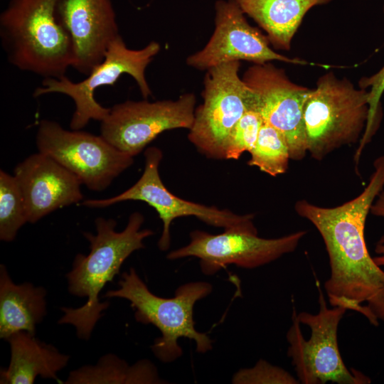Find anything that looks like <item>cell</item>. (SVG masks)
Wrapping results in <instances>:
<instances>
[{"instance_id":"1","label":"cell","mask_w":384,"mask_h":384,"mask_svg":"<svg viewBox=\"0 0 384 384\" xmlns=\"http://www.w3.org/2000/svg\"><path fill=\"white\" fill-rule=\"evenodd\" d=\"M363 191L336 207H321L302 199L296 213L319 231L329 256L330 275L324 289L331 306L355 311L373 326L384 321V271L370 255L365 224L370 207L384 188V155Z\"/></svg>"},{"instance_id":"2","label":"cell","mask_w":384,"mask_h":384,"mask_svg":"<svg viewBox=\"0 0 384 384\" xmlns=\"http://www.w3.org/2000/svg\"><path fill=\"white\" fill-rule=\"evenodd\" d=\"M144 221L143 215L134 212L129 215L125 228L118 232L115 220L99 217L95 220L96 234L83 233L90 242V252L76 255L65 277L68 292L87 300L80 307H61L63 314L58 321L73 326L78 338L89 340L103 311L110 306V302L100 301V292L119 272L126 259L144 247V240L154 235L150 229H141Z\"/></svg>"},{"instance_id":"3","label":"cell","mask_w":384,"mask_h":384,"mask_svg":"<svg viewBox=\"0 0 384 384\" xmlns=\"http://www.w3.org/2000/svg\"><path fill=\"white\" fill-rule=\"evenodd\" d=\"M60 0H10L0 15V37L9 62L44 78H60L74 67L72 38L60 21Z\"/></svg>"},{"instance_id":"4","label":"cell","mask_w":384,"mask_h":384,"mask_svg":"<svg viewBox=\"0 0 384 384\" xmlns=\"http://www.w3.org/2000/svg\"><path fill=\"white\" fill-rule=\"evenodd\" d=\"M119 287L109 290L106 298H122L130 302L135 320L152 324L161 333L151 346L154 355L164 363H171L181 356L178 338H187L196 343V351L205 353L213 348L212 340L195 328V304L208 296L213 289L206 282H192L179 286L174 297H161L153 294L134 268L122 274Z\"/></svg>"},{"instance_id":"5","label":"cell","mask_w":384,"mask_h":384,"mask_svg":"<svg viewBox=\"0 0 384 384\" xmlns=\"http://www.w3.org/2000/svg\"><path fill=\"white\" fill-rule=\"evenodd\" d=\"M369 93L332 72L311 89L304 108L307 152L320 161L334 150L361 140L369 116Z\"/></svg>"},{"instance_id":"6","label":"cell","mask_w":384,"mask_h":384,"mask_svg":"<svg viewBox=\"0 0 384 384\" xmlns=\"http://www.w3.org/2000/svg\"><path fill=\"white\" fill-rule=\"evenodd\" d=\"M317 314H292V324L287 333V355L297 378L303 384H366L370 379L345 365L338 344V328L346 309L328 307L319 287Z\"/></svg>"},{"instance_id":"7","label":"cell","mask_w":384,"mask_h":384,"mask_svg":"<svg viewBox=\"0 0 384 384\" xmlns=\"http://www.w3.org/2000/svg\"><path fill=\"white\" fill-rule=\"evenodd\" d=\"M160 49L159 43L156 41H151L140 49H131L119 36L110 44L103 60L84 80L75 82L65 75L60 78H44L41 86L35 90L33 96L60 93L70 97L75 104V111L70 127L80 130L90 120L101 122L108 114L110 108L96 101L95 92L101 86L113 85L123 74L134 79L143 97L146 99L152 95L145 72Z\"/></svg>"},{"instance_id":"8","label":"cell","mask_w":384,"mask_h":384,"mask_svg":"<svg viewBox=\"0 0 384 384\" xmlns=\"http://www.w3.org/2000/svg\"><path fill=\"white\" fill-rule=\"evenodd\" d=\"M240 61L206 70L201 93L203 102L195 110L188 138L199 152L211 159H225V148L235 124L256 97L239 75Z\"/></svg>"},{"instance_id":"9","label":"cell","mask_w":384,"mask_h":384,"mask_svg":"<svg viewBox=\"0 0 384 384\" xmlns=\"http://www.w3.org/2000/svg\"><path fill=\"white\" fill-rule=\"evenodd\" d=\"M144 169L139 179L124 192L105 199H87L82 206L104 208L126 201H140L152 207L163 223L158 247L166 251L171 245L170 228L177 218L194 216L207 225L224 230H242L257 233L253 223V214L239 215L227 209L188 201L175 196L164 186L161 179L159 166L163 158L161 150L156 146L144 151Z\"/></svg>"},{"instance_id":"10","label":"cell","mask_w":384,"mask_h":384,"mask_svg":"<svg viewBox=\"0 0 384 384\" xmlns=\"http://www.w3.org/2000/svg\"><path fill=\"white\" fill-rule=\"evenodd\" d=\"M36 143L45 154L75 175L87 188L102 191L134 163V157L119 150L101 135L67 130L55 121L42 120Z\"/></svg>"},{"instance_id":"11","label":"cell","mask_w":384,"mask_h":384,"mask_svg":"<svg viewBox=\"0 0 384 384\" xmlns=\"http://www.w3.org/2000/svg\"><path fill=\"white\" fill-rule=\"evenodd\" d=\"M196 99L183 93L175 100H127L110 108L100 122V135L119 150L134 157L162 132L188 129L194 120Z\"/></svg>"},{"instance_id":"12","label":"cell","mask_w":384,"mask_h":384,"mask_svg":"<svg viewBox=\"0 0 384 384\" xmlns=\"http://www.w3.org/2000/svg\"><path fill=\"white\" fill-rule=\"evenodd\" d=\"M306 233L299 230L277 238H263L242 230H224L216 235L196 230L190 233L187 245L171 251L167 258L197 257L206 275H213L230 265L253 269L294 252Z\"/></svg>"},{"instance_id":"13","label":"cell","mask_w":384,"mask_h":384,"mask_svg":"<svg viewBox=\"0 0 384 384\" xmlns=\"http://www.w3.org/2000/svg\"><path fill=\"white\" fill-rule=\"evenodd\" d=\"M242 78L254 92L264 122L285 139L290 159H303L308 153L304 108L311 89L294 83L270 62L253 64Z\"/></svg>"},{"instance_id":"14","label":"cell","mask_w":384,"mask_h":384,"mask_svg":"<svg viewBox=\"0 0 384 384\" xmlns=\"http://www.w3.org/2000/svg\"><path fill=\"white\" fill-rule=\"evenodd\" d=\"M215 28L205 46L186 58V64L206 71L219 65L245 60L262 64L273 60L299 65H313L274 51L266 36L247 21L235 0H218L215 4Z\"/></svg>"},{"instance_id":"15","label":"cell","mask_w":384,"mask_h":384,"mask_svg":"<svg viewBox=\"0 0 384 384\" xmlns=\"http://www.w3.org/2000/svg\"><path fill=\"white\" fill-rule=\"evenodd\" d=\"M14 176L20 187L28 223L83 199L78 178L50 156L37 152L18 164Z\"/></svg>"},{"instance_id":"16","label":"cell","mask_w":384,"mask_h":384,"mask_svg":"<svg viewBox=\"0 0 384 384\" xmlns=\"http://www.w3.org/2000/svg\"><path fill=\"white\" fill-rule=\"evenodd\" d=\"M58 17L70 33L76 55L74 68L84 75L104 58L119 35L111 0H60Z\"/></svg>"},{"instance_id":"17","label":"cell","mask_w":384,"mask_h":384,"mask_svg":"<svg viewBox=\"0 0 384 384\" xmlns=\"http://www.w3.org/2000/svg\"><path fill=\"white\" fill-rule=\"evenodd\" d=\"M6 341L11 358L8 368L1 370V384H32L38 376L58 380V373L70 359L55 346L26 331L14 334Z\"/></svg>"},{"instance_id":"18","label":"cell","mask_w":384,"mask_h":384,"mask_svg":"<svg viewBox=\"0 0 384 384\" xmlns=\"http://www.w3.org/2000/svg\"><path fill=\"white\" fill-rule=\"evenodd\" d=\"M46 291L30 282L16 284L6 267L0 265V338L14 334H36V326L47 314Z\"/></svg>"},{"instance_id":"19","label":"cell","mask_w":384,"mask_h":384,"mask_svg":"<svg viewBox=\"0 0 384 384\" xmlns=\"http://www.w3.org/2000/svg\"><path fill=\"white\" fill-rule=\"evenodd\" d=\"M245 14L267 33L275 49L289 50L304 16L332 0H235Z\"/></svg>"},{"instance_id":"20","label":"cell","mask_w":384,"mask_h":384,"mask_svg":"<svg viewBox=\"0 0 384 384\" xmlns=\"http://www.w3.org/2000/svg\"><path fill=\"white\" fill-rule=\"evenodd\" d=\"M152 362L142 359L133 365L114 353L101 356L95 365H85L70 372L65 384L163 383Z\"/></svg>"},{"instance_id":"21","label":"cell","mask_w":384,"mask_h":384,"mask_svg":"<svg viewBox=\"0 0 384 384\" xmlns=\"http://www.w3.org/2000/svg\"><path fill=\"white\" fill-rule=\"evenodd\" d=\"M250 154L247 164L257 167L272 176L284 174L290 160L287 144L282 134L273 127L263 123Z\"/></svg>"},{"instance_id":"22","label":"cell","mask_w":384,"mask_h":384,"mask_svg":"<svg viewBox=\"0 0 384 384\" xmlns=\"http://www.w3.org/2000/svg\"><path fill=\"white\" fill-rule=\"evenodd\" d=\"M28 223L24 200L14 175L0 171V240L13 241Z\"/></svg>"},{"instance_id":"23","label":"cell","mask_w":384,"mask_h":384,"mask_svg":"<svg viewBox=\"0 0 384 384\" xmlns=\"http://www.w3.org/2000/svg\"><path fill=\"white\" fill-rule=\"evenodd\" d=\"M264 123L257 108L248 109L231 130L225 148V159H238L253 148Z\"/></svg>"},{"instance_id":"24","label":"cell","mask_w":384,"mask_h":384,"mask_svg":"<svg viewBox=\"0 0 384 384\" xmlns=\"http://www.w3.org/2000/svg\"><path fill=\"white\" fill-rule=\"evenodd\" d=\"M234 384H299L300 382L286 370L260 359L249 368L240 369L232 378Z\"/></svg>"},{"instance_id":"25","label":"cell","mask_w":384,"mask_h":384,"mask_svg":"<svg viewBox=\"0 0 384 384\" xmlns=\"http://www.w3.org/2000/svg\"><path fill=\"white\" fill-rule=\"evenodd\" d=\"M358 86L369 93V116L366 127V132L369 133L377 129L380 98L384 92V65L375 74L361 78Z\"/></svg>"},{"instance_id":"26","label":"cell","mask_w":384,"mask_h":384,"mask_svg":"<svg viewBox=\"0 0 384 384\" xmlns=\"http://www.w3.org/2000/svg\"><path fill=\"white\" fill-rule=\"evenodd\" d=\"M370 212L375 216L384 218V188L373 203ZM375 252L378 256L373 258L377 265L384 267V235L378 241Z\"/></svg>"},{"instance_id":"27","label":"cell","mask_w":384,"mask_h":384,"mask_svg":"<svg viewBox=\"0 0 384 384\" xmlns=\"http://www.w3.org/2000/svg\"><path fill=\"white\" fill-rule=\"evenodd\" d=\"M383 11H384V5H383Z\"/></svg>"}]
</instances>
